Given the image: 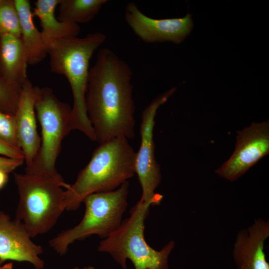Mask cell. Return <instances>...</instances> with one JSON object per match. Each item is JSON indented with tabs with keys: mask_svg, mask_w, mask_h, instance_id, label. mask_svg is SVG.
Returning a JSON list of instances; mask_svg holds the SVG:
<instances>
[{
	"mask_svg": "<svg viewBox=\"0 0 269 269\" xmlns=\"http://www.w3.org/2000/svg\"><path fill=\"white\" fill-rule=\"evenodd\" d=\"M132 75L128 64L107 48L99 51L89 69L86 107L100 144L121 136H135Z\"/></svg>",
	"mask_w": 269,
	"mask_h": 269,
	"instance_id": "obj_1",
	"label": "cell"
},
{
	"mask_svg": "<svg viewBox=\"0 0 269 269\" xmlns=\"http://www.w3.org/2000/svg\"><path fill=\"white\" fill-rule=\"evenodd\" d=\"M135 156L125 136L100 144L75 182L66 188L65 210H76L88 195L115 190L128 181L135 174Z\"/></svg>",
	"mask_w": 269,
	"mask_h": 269,
	"instance_id": "obj_2",
	"label": "cell"
},
{
	"mask_svg": "<svg viewBox=\"0 0 269 269\" xmlns=\"http://www.w3.org/2000/svg\"><path fill=\"white\" fill-rule=\"evenodd\" d=\"M106 39L103 33L95 32L85 37L59 39L48 47L51 71L64 75L70 85L73 98L70 128L78 130L96 141L94 129L86 107L90 60Z\"/></svg>",
	"mask_w": 269,
	"mask_h": 269,
	"instance_id": "obj_3",
	"label": "cell"
},
{
	"mask_svg": "<svg viewBox=\"0 0 269 269\" xmlns=\"http://www.w3.org/2000/svg\"><path fill=\"white\" fill-rule=\"evenodd\" d=\"M19 194L16 219L31 238L47 233L65 210V191L69 184L58 173L25 171L14 173Z\"/></svg>",
	"mask_w": 269,
	"mask_h": 269,
	"instance_id": "obj_4",
	"label": "cell"
},
{
	"mask_svg": "<svg viewBox=\"0 0 269 269\" xmlns=\"http://www.w3.org/2000/svg\"><path fill=\"white\" fill-rule=\"evenodd\" d=\"M150 206L139 200L113 233L99 243L98 250L111 255L123 269L130 260L135 269H168V259L175 246L171 241L160 250L150 247L145 241L144 221Z\"/></svg>",
	"mask_w": 269,
	"mask_h": 269,
	"instance_id": "obj_5",
	"label": "cell"
},
{
	"mask_svg": "<svg viewBox=\"0 0 269 269\" xmlns=\"http://www.w3.org/2000/svg\"><path fill=\"white\" fill-rule=\"evenodd\" d=\"M129 183H123L112 191L90 194L83 201L85 206L84 216L73 228L63 231L51 239L49 245L61 255L75 241L83 240L92 235L104 239L121 225L128 206Z\"/></svg>",
	"mask_w": 269,
	"mask_h": 269,
	"instance_id": "obj_6",
	"label": "cell"
},
{
	"mask_svg": "<svg viewBox=\"0 0 269 269\" xmlns=\"http://www.w3.org/2000/svg\"><path fill=\"white\" fill-rule=\"evenodd\" d=\"M34 108L41 127L42 137L39 151L25 171L47 173L58 172L55 168L62 141L71 131L72 108L59 100L48 87L34 86Z\"/></svg>",
	"mask_w": 269,
	"mask_h": 269,
	"instance_id": "obj_7",
	"label": "cell"
},
{
	"mask_svg": "<svg viewBox=\"0 0 269 269\" xmlns=\"http://www.w3.org/2000/svg\"><path fill=\"white\" fill-rule=\"evenodd\" d=\"M176 89L173 88L159 95L142 112L141 142L135 153L134 170L142 189L139 200L149 206L159 204L163 198L162 195L155 192L161 179L160 166L154 154L153 131L155 117L159 107L167 101Z\"/></svg>",
	"mask_w": 269,
	"mask_h": 269,
	"instance_id": "obj_8",
	"label": "cell"
},
{
	"mask_svg": "<svg viewBox=\"0 0 269 269\" xmlns=\"http://www.w3.org/2000/svg\"><path fill=\"white\" fill-rule=\"evenodd\" d=\"M269 153V121L253 123L238 132L234 152L215 172L228 180H235Z\"/></svg>",
	"mask_w": 269,
	"mask_h": 269,
	"instance_id": "obj_9",
	"label": "cell"
},
{
	"mask_svg": "<svg viewBox=\"0 0 269 269\" xmlns=\"http://www.w3.org/2000/svg\"><path fill=\"white\" fill-rule=\"evenodd\" d=\"M125 18L134 33L142 41L149 43L169 41L179 44L193 26L190 14L182 18H152L142 13L133 2L127 4Z\"/></svg>",
	"mask_w": 269,
	"mask_h": 269,
	"instance_id": "obj_10",
	"label": "cell"
},
{
	"mask_svg": "<svg viewBox=\"0 0 269 269\" xmlns=\"http://www.w3.org/2000/svg\"><path fill=\"white\" fill-rule=\"evenodd\" d=\"M23 223L0 211V265L8 260L28 262L36 269H42L44 263L39 257L42 247L35 244Z\"/></svg>",
	"mask_w": 269,
	"mask_h": 269,
	"instance_id": "obj_11",
	"label": "cell"
},
{
	"mask_svg": "<svg viewBox=\"0 0 269 269\" xmlns=\"http://www.w3.org/2000/svg\"><path fill=\"white\" fill-rule=\"evenodd\" d=\"M34 101V86L27 79L22 85L14 114L17 140L26 166L32 163L41 145V138L36 128Z\"/></svg>",
	"mask_w": 269,
	"mask_h": 269,
	"instance_id": "obj_12",
	"label": "cell"
},
{
	"mask_svg": "<svg viewBox=\"0 0 269 269\" xmlns=\"http://www.w3.org/2000/svg\"><path fill=\"white\" fill-rule=\"evenodd\" d=\"M269 237V222L258 219L237 234L233 250L236 269H269L264 248Z\"/></svg>",
	"mask_w": 269,
	"mask_h": 269,
	"instance_id": "obj_13",
	"label": "cell"
},
{
	"mask_svg": "<svg viewBox=\"0 0 269 269\" xmlns=\"http://www.w3.org/2000/svg\"><path fill=\"white\" fill-rule=\"evenodd\" d=\"M27 54L21 38L0 35V75L8 82L22 86L27 78Z\"/></svg>",
	"mask_w": 269,
	"mask_h": 269,
	"instance_id": "obj_14",
	"label": "cell"
},
{
	"mask_svg": "<svg viewBox=\"0 0 269 269\" xmlns=\"http://www.w3.org/2000/svg\"><path fill=\"white\" fill-rule=\"evenodd\" d=\"M60 0H38L35 3L33 15L40 19L41 32L44 44L48 49L55 40L77 37L80 29L78 24L58 20L55 9Z\"/></svg>",
	"mask_w": 269,
	"mask_h": 269,
	"instance_id": "obj_15",
	"label": "cell"
},
{
	"mask_svg": "<svg viewBox=\"0 0 269 269\" xmlns=\"http://www.w3.org/2000/svg\"><path fill=\"white\" fill-rule=\"evenodd\" d=\"M14 1L20 20L21 39L27 54V63L32 65L37 64L48 54L47 48L44 44L41 32L33 23L29 1Z\"/></svg>",
	"mask_w": 269,
	"mask_h": 269,
	"instance_id": "obj_16",
	"label": "cell"
},
{
	"mask_svg": "<svg viewBox=\"0 0 269 269\" xmlns=\"http://www.w3.org/2000/svg\"><path fill=\"white\" fill-rule=\"evenodd\" d=\"M107 0H60L58 19L78 24L92 19Z\"/></svg>",
	"mask_w": 269,
	"mask_h": 269,
	"instance_id": "obj_17",
	"label": "cell"
},
{
	"mask_svg": "<svg viewBox=\"0 0 269 269\" xmlns=\"http://www.w3.org/2000/svg\"><path fill=\"white\" fill-rule=\"evenodd\" d=\"M10 34L21 38V29L14 0L0 2V35Z\"/></svg>",
	"mask_w": 269,
	"mask_h": 269,
	"instance_id": "obj_18",
	"label": "cell"
},
{
	"mask_svg": "<svg viewBox=\"0 0 269 269\" xmlns=\"http://www.w3.org/2000/svg\"><path fill=\"white\" fill-rule=\"evenodd\" d=\"M21 86L9 83L0 75V111L10 115L15 114L18 104Z\"/></svg>",
	"mask_w": 269,
	"mask_h": 269,
	"instance_id": "obj_19",
	"label": "cell"
},
{
	"mask_svg": "<svg viewBox=\"0 0 269 269\" xmlns=\"http://www.w3.org/2000/svg\"><path fill=\"white\" fill-rule=\"evenodd\" d=\"M0 140L20 149L17 137L14 115L8 114L0 110Z\"/></svg>",
	"mask_w": 269,
	"mask_h": 269,
	"instance_id": "obj_20",
	"label": "cell"
},
{
	"mask_svg": "<svg viewBox=\"0 0 269 269\" xmlns=\"http://www.w3.org/2000/svg\"><path fill=\"white\" fill-rule=\"evenodd\" d=\"M23 161V159L0 156V170L8 174L21 165Z\"/></svg>",
	"mask_w": 269,
	"mask_h": 269,
	"instance_id": "obj_21",
	"label": "cell"
},
{
	"mask_svg": "<svg viewBox=\"0 0 269 269\" xmlns=\"http://www.w3.org/2000/svg\"><path fill=\"white\" fill-rule=\"evenodd\" d=\"M0 154L10 158L24 159V154L21 149L11 146L1 140H0Z\"/></svg>",
	"mask_w": 269,
	"mask_h": 269,
	"instance_id": "obj_22",
	"label": "cell"
},
{
	"mask_svg": "<svg viewBox=\"0 0 269 269\" xmlns=\"http://www.w3.org/2000/svg\"><path fill=\"white\" fill-rule=\"evenodd\" d=\"M8 174L0 170V189L6 183L8 179Z\"/></svg>",
	"mask_w": 269,
	"mask_h": 269,
	"instance_id": "obj_23",
	"label": "cell"
},
{
	"mask_svg": "<svg viewBox=\"0 0 269 269\" xmlns=\"http://www.w3.org/2000/svg\"><path fill=\"white\" fill-rule=\"evenodd\" d=\"M13 264L12 263H8L4 264L3 266L0 267V269H12Z\"/></svg>",
	"mask_w": 269,
	"mask_h": 269,
	"instance_id": "obj_24",
	"label": "cell"
},
{
	"mask_svg": "<svg viewBox=\"0 0 269 269\" xmlns=\"http://www.w3.org/2000/svg\"><path fill=\"white\" fill-rule=\"evenodd\" d=\"M73 269H79L78 267H75ZM83 269H94V268L92 266L85 267Z\"/></svg>",
	"mask_w": 269,
	"mask_h": 269,
	"instance_id": "obj_25",
	"label": "cell"
},
{
	"mask_svg": "<svg viewBox=\"0 0 269 269\" xmlns=\"http://www.w3.org/2000/svg\"><path fill=\"white\" fill-rule=\"evenodd\" d=\"M1 1V0H0V2Z\"/></svg>",
	"mask_w": 269,
	"mask_h": 269,
	"instance_id": "obj_26",
	"label": "cell"
}]
</instances>
